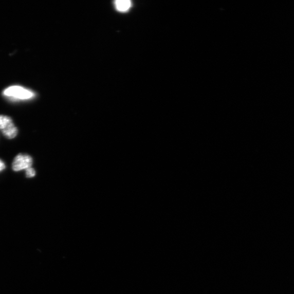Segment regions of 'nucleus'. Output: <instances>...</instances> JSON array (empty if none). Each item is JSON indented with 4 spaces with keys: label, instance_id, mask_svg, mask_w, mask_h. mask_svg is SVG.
<instances>
[{
    "label": "nucleus",
    "instance_id": "nucleus-1",
    "mask_svg": "<svg viewBox=\"0 0 294 294\" xmlns=\"http://www.w3.org/2000/svg\"><path fill=\"white\" fill-rule=\"evenodd\" d=\"M4 95L16 99L27 100L34 97V94L29 89L20 86L9 87L4 91Z\"/></svg>",
    "mask_w": 294,
    "mask_h": 294
},
{
    "label": "nucleus",
    "instance_id": "nucleus-2",
    "mask_svg": "<svg viewBox=\"0 0 294 294\" xmlns=\"http://www.w3.org/2000/svg\"><path fill=\"white\" fill-rule=\"evenodd\" d=\"M33 160L30 156L20 154L15 158L12 168L14 171L18 172L31 168Z\"/></svg>",
    "mask_w": 294,
    "mask_h": 294
},
{
    "label": "nucleus",
    "instance_id": "nucleus-4",
    "mask_svg": "<svg viewBox=\"0 0 294 294\" xmlns=\"http://www.w3.org/2000/svg\"><path fill=\"white\" fill-rule=\"evenodd\" d=\"M2 132L4 135L8 139H14L17 134V130L13 123L5 128Z\"/></svg>",
    "mask_w": 294,
    "mask_h": 294
},
{
    "label": "nucleus",
    "instance_id": "nucleus-6",
    "mask_svg": "<svg viewBox=\"0 0 294 294\" xmlns=\"http://www.w3.org/2000/svg\"><path fill=\"white\" fill-rule=\"evenodd\" d=\"M25 171L26 176L27 178H32L35 176V171L32 168L25 170Z\"/></svg>",
    "mask_w": 294,
    "mask_h": 294
},
{
    "label": "nucleus",
    "instance_id": "nucleus-7",
    "mask_svg": "<svg viewBox=\"0 0 294 294\" xmlns=\"http://www.w3.org/2000/svg\"><path fill=\"white\" fill-rule=\"evenodd\" d=\"M5 168L6 167L4 162L2 160H0V172L3 171Z\"/></svg>",
    "mask_w": 294,
    "mask_h": 294
},
{
    "label": "nucleus",
    "instance_id": "nucleus-3",
    "mask_svg": "<svg viewBox=\"0 0 294 294\" xmlns=\"http://www.w3.org/2000/svg\"><path fill=\"white\" fill-rule=\"evenodd\" d=\"M114 4L116 10L122 13L127 12L132 6V3L130 0H117Z\"/></svg>",
    "mask_w": 294,
    "mask_h": 294
},
{
    "label": "nucleus",
    "instance_id": "nucleus-5",
    "mask_svg": "<svg viewBox=\"0 0 294 294\" xmlns=\"http://www.w3.org/2000/svg\"><path fill=\"white\" fill-rule=\"evenodd\" d=\"M12 123V119L10 117L4 115H0V130L3 131Z\"/></svg>",
    "mask_w": 294,
    "mask_h": 294
}]
</instances>
